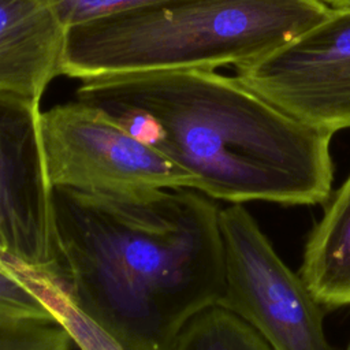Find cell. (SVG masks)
<instances>
[{
    "mask_svg": "<svg viewBox=\"0 0 350 350\" xmlns=\"http://www.w3.org/2000/svg\"><path fill=\"white\" fill-rule=\"evenodd\" d=\"M55 283L123 350H171L221 304L220 209L187 187L120 193L53 189Z\"/></svg>",
    "mask_w": 350,
    "mask_h": 350,
    "instance_id": "1",
    "label": "cell"
},
{
    "mask_svg": "<svg viewBox=\"0 0 350 350\" xmlns=\"http://www.w3.org/2000/svg\"><path fill=\"white\" fill-rule=\"evenodd\" d=\"M75 96L185 170L212 200L314 205L331 197L332 134L215 70L92 78Z\"/></svg>",
    "mask_w": 350,
    "mask_h": 350,
    "instance_id": "2",
    "label": "cell"
},
{
    "mask_svg": "<svg viewBox=\"0 0 350 350\" xmlns=\"http://www.w3.org/2000/svg\"><path fill=\"white\" fill-rule=\"evenodd\" d=\"M323 0H164L66 29L62 75L81 81L256 62L331 14Z\"/></svg>",
    "mask_w": 350,
    "mask_h": 350,
    "instance_id": "3",
    "label": "cell"
},
{
    "mask_svg": "<svg viewBox=\"0 0 350 350\" xmlns=\"http://www.w3.org/2000/svg\"><path fill=\"white\" fill-rule=\"evenodd\" d=\"M226 291L219 306L250 324L273 350H338L323 327V305L276 254L242 204L220 209Z\"/></svg>",
    "mask_w": 350,
    "mask_h": 350,
    "instance_id": "4",
    "label": "cell"
},
{
    "mask_svg": "<svg viewBox=\"0 0 350 350\" xmlns=\"http://www.w3.org/2000/svg\"><path fill=\"white\" fill-rule=\"evenodd\" d=\"M40 135L53 189L104 193L194 189V179L185 170L82 101L41 111Z\"/></svg>",
    "mask_w": 350,
    "mask_h": 350,
    "instance_id": "5",
    "label": "cell"
},
{
    "mask_svg": "<svg viewBox=\"0 0 350 350\" xmlns=\"http://www.w3.org/2000/svg\"><path fill=\"white\" fill-rule=\"evenodd\" d=\"M239 83L288 116L334 133L350 127V10L323 21L267 56L235 67Z\"/></svg>",
    "mask_w": 350,
    "mask_h": 350,
    "instance_id": "6",
    "label": "cell"
},
{
    "mask_svg": "<svg viewBox=\"0 0 350 350\" xmlns=\"http://www.w3.org/2000/svg\"><path fill=\"white\" fill-rule=\"evenodd\" d=\"M40 115V101L0 92V234L16 265L53 279V187Z\"/></svg>",
    "mask_w": 350,
    "mask_h": 350,
    "instance_id": "7",
    "label": "cell"
},
{
    "mask_svg": "<svg viewBox=\"0 0 350 350\" xmlns=\"http://www.w3.org/2000/svg\"><path fill=\"white\" fill-rule=\"evenodd\" d=\"M66 27L45 0H0V92L41 100L62 75Z\"/></svg>",
    "mask_w": 350,
    "mask_h": 350,
    "instance_id": "8",
    "label": "cell"
},
{
    "mask_svg": "<svg viewBox=\"0 0 350 350\" xmlns=\"http://www.w3.org/2000/svg\"><path fill=\"white\" fill-rule=\"evenodd\" d=\"M305 246L299 276L329 309L350 306V174L327 201Z\"/></svg>",
    "mask_w": 350,
    "mask_h": 350,
    "instance_id": "9",
    "label": "cell"
},
{
    "mask_svg": "<svg viewBox=\"0 0 350 350\" xmlns=\"http://www.w3.org/2000/svg\"><path fill=\"white\" fill-rule=\"evenodd\" d=\"M171 350H273L243 319L223 306L196 314L178 334Z\"/></svg>",
    "mask_w": 350,
    "mask_h": 350,
    "instance_id": "10",
    "label": "cell"
},
{
    "mask_svg": "<svg viewBox=\"0 0 350 350\" xmlns=\"http://www.w3.org/2000/svg\"><path fill=\"white\" fill-rule=\"evenodd\" d=\"M0 350H75V342L57 317L0 309Z\"/></svg>",
    "mask_w": 350,
    "mask_h": 350,
    "instance_id": "11",
    "label": "cell"
},
{
    "mask_svg": "<svg viewBox=\"0 0 350 350\" xmlns=\"http://www.w3.org/2000/svg\"><path fill=\"white\" fill-rule=\"evenodd\" d=\"M0 309L40 317H56L42 297L23 279L15 264L0 262Z\"/></svg>",
    "mask_w": 350,
    "mask_h": 350,
    "instance_id": "12",
    "label": "cell"
},
{
    "mask_svg": "<svg viewBox=\"0 0 350 350\" xmlns=\"http://www.w3.org/2000/svg\"><path fill=\"white\" fill-rule=\"evenodd\" d=\"M66 29L164 0H45Z\"/></svg>",
    "mask_w": 350,
    "mask_h": 350,
    "instance_id": "13",
    "label": "cell"
},
{
    "mask_svg": "<svg viewBox=\"0 0 350 350\" xmlns=\"http://www.w3.org/2000/svg\"><path fill=\"white\" fill-rule=\"evenodd\" d=\"M334 10H350V0H323Z\"/></svg>",
    "mask_w": 350,
    "mask_h": 350,
    "instance_id": "14",
    "label": "cell"
},
{
    "mask_svg": "<svg viewBox=\"0 0 350 350\" xmlns=\"http://www.w3.org/2000/svg\"><path fill=\"white\" fill-rule=\"evenodd\" d=\"M347 350H350V345H349V346H347Z\"/></svg>",
    "mask_w": 350,
    "mask_h": 350,
    "instance_id": "15",
    "label": "cell"
}]
</instances>
